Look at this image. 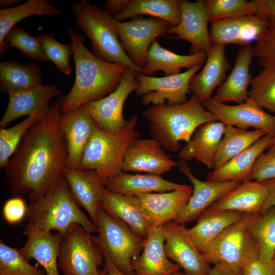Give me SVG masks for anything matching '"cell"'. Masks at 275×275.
I'll use <instances>...</instances> for the list:
<instances>
[{"mask_svg":"<svg viewBox=\"0 0 275 275\" xmlns=\"http://www.w3.org/2000/svg\"><path fill=\"white\" fill-rule=\"evenodd\" d=\"M59 101L26 132L5 170V179L14 197L38 200L63 175L68 150L60 126Z\"/></svg>","mask_w":275,"mask_h":275,"instance_id":"obj_1","label":"cell"},{"mask_svg":"<svg viewBox=\"0 0 275 275\" xmlns=\"http://www.w3.org/2000/svg\"><path fill=\"white\" fill-rule=\"evenodd\" d=\"M73 47L75 78L69 92L58 100L62 113L72 111L99 100L114 91L127 68L123 65L111 63L99 59L85 45V38L67 27Z\"/></svg>","mask_w":275,"mask_h":275,"instance_id":"obj_2","label":"cell"},{"mask_svg":"<svg viewBox=\"0 0 275 275\" xmlns=\"http://www.w3.org/2000/svg\"><path fill=\"white\" fill-rule=\"evenodd\" d=\"M142 114L149 122L152 139L170 152L179 151L180 142L188 143L202 124L217 121L193 95L182 104L152 105Z\"/></svg>","mask_w":275,"mask_h":275,"instance_id":"obj_3","label":"cell"},{"mask_svg":"<svg viewBox=\"0 0 275 275\" xmlns=\"http://www.w3.org/2000/svg\"><path fill=\"white\" fill-rule=\"evenodd\" d=\"M26 216L29 224L43 230H56L63 235L73 224L80 225L91 234L98 232L97 226L80 209L63 175L43 196L30 202Z\"/></svg>","mask_w":275,"mask_h":275,"instance_id":"obj_4","label":"cell"},{"mask_svg":"<svg viewBox=\"0 0 275 275\" xmlns=\"http://www.w3.org/2000/svg\"><path fill=\"white\" fill-rule=\"evenodd\" d=\"M72 11L75 24L90 39L94 55L105 62L123 65L148 75L145 69L135 65L125 51L112 16L85 0L74 3Z\"/></svg>","mask_w":275,"mask_h":275,"instance_id":"obj_5","label":"cell"},{"mask_svg":"<svg viewBox=\"0 0 275 275\" xmlns=\"http://www.w3.org/2000/svg\"><path fill=\"white\" fill-rule=\"evenodd\" d=\"M138 122V117L134 114L123 128L114 134L104 131L96 124L78 168L95 171L105 186L109 178L122 172L126 150L139 136L136 130Z\"/></svg>","mask_w":275,"mask_h":275,"instance_id":"obj_6","label":"cell"},{"mask_svg":"<svg viewBox=\"0 0 275 275\" xmlns=\"http://www.w3.org/2000/svg\"><path fill=\"white\" fill-rule=\"evenodd\" d=\"M96 240L104 256L127 275H133V261L141 255L145 239L135 233L127 224L99 208Z\"/></svg>","mask_w":275,"mask_h":275,"instance_id":"obj_7","label":"cell"},{"mask_svg":"<svg viewBox=\"0 0 275 275\" xmlns=\"http://www.w3.org/2000/svg\"><path fill=\"white\" fill-rule=\"evenodd\" d=\"M210 264L242 271L258 258V249L250 231L246 214L228 227L202 252Z\"/></svg>","mask_w":275,"mask_h":275,"instance_id":"obj_8","label":"cell"},{"mask_svg":"<svg viewBox=\"0 0 275 275\" xmlns=\"http://www.w3.org/2000/svg\"><path fill=\"white\" fill-rule=\"evenodd\" d=\"M104 256L95 236L82 226L73 224L61 244L58 267L65 275H100Z\"/></svg>","mask_w":275,"mask_h":275,"instance_id":"obj_9","label":"cell"},{"mask_svg":"<svg viewBox=\"0 0 275 275\" xmlns=\"http://www.w3.org/2000/svg\"><path fill=\"white\" fill-rule=\"evenodd\" d=\"M203 64L178 74L160 77L139 73L136 76L139 87L135 94L142 96L143 105L164 104L166 102L170 105L182 104L188 100L191 78Z\"/></svg>","mask_w":275,"mask_h":275,"instance_id":"obj_10","label":"cell"},{"mask_svg":"<svg viewBox=\"0 0 275 275\" xmlns=\"http://www.w3.org/2000/svg\"><path fill=\"white\" fill-rule=\"evenodd\" d=\"M120 41L125 51L137 66L144 68L148 51L157 37L166 35L171 25L167 21L135 17L130 21H115Z\"/></svg>","mask_w":275,"mask_h":275,"instance_id":"obj_11","label":"cell"},{"mask_svg":"<svg viewBox=\"0 0 275 275\" xmlns=\"http://www.w3.org/2000/svg\"><path fill=\"white\" fill-rule=\"evenodd\" d=\"M138 73L136 70L127 68L114 91L103 98L84 105L102 130L111 134L117 133L127 124L128 120L123 115V106L129 95L139 87L136 79Z\"/></svg>","mask_w":275,"mask_h":275,"instance_id":"obj_12","label":"cell"},{"mask_svg":"<svg viewBox=\"0 0 275 275\" xmlns=\"http://www.w3.org/2000/svg\"><path fill=\"white\" fill-rule=\"evenodd\" d=\"M202 104L213 115L217 121L226 126L244 130L252 127L263 130L267 134L275 137V116L266 113L251 99L248 98L242 103L230 105L210 97Z\"/></svg>","mask_w":275,"mask_h":275,"instance_id":"obj_13","label":"cell"},{"mask_svg":"<svg viewBox=\"0 0 275 275\" xmlns=\"http://www.w3.org/2000/svg\"><path fill=\"white\" fill-rule=\"evenodd\" d=\"M162 227L167 257L187 275H210V264L191 241L188 229L174 222H168Z\"/></svg>","mask_w":275,"mask_h":275,"instance_id":"obj_14","label":"cell"},{"mask_svg":"<svg viewBox=\"0 0 275 275\" xmlns=\"http://www.w3.org/2000/svg\"><path fill=\"white\" fill-rule=\"evenodd\" d=\"M181 19L177 25H170L166 35H176L175 38L188 41L191 44L190 54L210 50L213 44L208 29L209 22L204 0L194 2L179 0Z\"/></svg>","mask_w":275,"mask_h":275,"instance_id":"obj_15","label":"cell"},{"mask_svg":"<svg viewBox=\"0 0 275 275\" xmlns=\"http://www.w3.org/2000/svg\"><path fill=\"white\" fill-rule=\"evenodd\" d=\"M178 166L179 171L188 178L193 186L187 204L179 218L174 222L179 225L198 219L212 204L241 183L235 181H203L192 173L185 161L180 160Z\"/></svg>","mask_w":275,"mask_h":275,"instance_id":"obj_16","label":"cell"},{"mask_svg":"<svg viewBox=\"0 0 275 275\" xmlns=\"http://www.w3.org/2000/svg\"><path fill=\"white\" fill-rule=\"evenodd\" d=\"M177 164L158 142L153 139L138 138L127 148L122 171L161 175Z\"/></svg>","mask_w":275,"mask_h":275,"instance_id":"obj_17","label":"cell"},{"mask_svg":"<svg viewBox=\"0 0 275 275\" xmlns=\"http://www.w3.org/2000/svg\"><path fill=\"white\" fill-rule=\"evenodd\" d=\"M269 19L257 14L212 21L210 35L213 44H251L267 29Z\"/></svg>","mask_w":275,"mask_h":275,"instance_id":"obj_18","label":"cell"},{"mask_svg":"<svg viewBox=\"0 0 275 275\" xmlns=\"http://www.w3.org/2000/svg\"><path fill=\"white\" fill-rule=\"evenodd\" d=\"M60 121L68 150L67 168L77 169L96 123L84 105L62 113Z\"/></svg>","mask_w":275,"mask_h":275,"instance_id":"obj_19","label":"cell"},{"mask_svg":"<svg viewBox=\"0 0 275 275\" xmlns=\"http://www.w3.org/2000/svg\"><path fill=\"white\" fill-rule=\"evenodd\" d=\"M24 234L27 237L25 245L18 249L28 260L35 259L41 265L46 275H60L58 258L63 235L57 232L39 229L30 224L25 226Z\"/></svg>","mask_w":275,"mask_h":275,"instance_id":"obj_20","label":"cell"},{"mask_svg":"<svg viewBox=\"0 0 275 275\" xmlns=\"http://www.w3.org/2000/svg\"><path fill=\"white\" fill-rule=\"evenodd\" d=\"M193 187L164 193L135 195L139 198L151 227L175 222L181 214L193 193Z\"/></svg>","mask_w":275,"mask_h":275,"instance_id":"obj_21","label":"cell"},{"mask_svg":"<svg viewBox=\"0 0 275 275\" xmlns=\"http://www.w3.org/2000/svg\"><path fill=\"white\" fill-rule=\"evenodd\" d=\"M162 226L151 228L141 255L132 263L133 275H173L179 271L165 253Z\"/></svg>","mask_w":275,"mask_h":275,"instance_id":"obj_22","label":"cell"},{"mask_svg":"<svg viewBox=\"0 0 275 275\" xmlns=\"http://www.w3.org/2000/svg\"><path fill=\"white\" fill-rule=\"evenodd\" d=\"M61 94V91L57 86L43 84L26 90L8 94V104L0 121L1 128H6L9 124L21 117L49 109L50 101Z\"/></svg>","mask_w":275,"mask_h":275,"instance_id":"obj_23","label":"cell"},{"mask_svg":"<svg viewBox=\"0 0 275 275\" xmlns=\"http://www.w3.org/2000/svg\"><path fill=\"white\" fill-rule=\"evenodd\" d=\"M99 207L124 222L141 237H147L152 227L136 196L120 194L105 188Z\"/></svg>","mask_w":275,"mask_h":275,"instance_id":"obj_24","label":"cell"},{"mask_svg":"<svg viewBox=\"0 0 275 275\" xmlns=\"http://www.w3.org/2000/svg\"><path fill=\"white\" fill-rule=\"evenodd\" d=\"M63 175L75 202L79 206L86 210L96 225L99 203L105 188V184L96 172L93 170L66 167Z\"/></svg>","mask_w":275,"mask_h":275,"instance_id":"obj_25","label":"cell"},{"mask_svg":"<svg viewBox=\"0 0 275 275\" xmlns=\"http://www.w3.org/2000/svg\"><path fill=\"white\" fill-rule=\"evenodd\" d=\"M226 125L221 122L206 123L199 127L190 141L179 151L180 160H196L208 169H213L215 156Z\"/></svg>","mask_w":275,"mask_h":275,"instance_id":"obj_26","label":"cell"},{"mask_svg":"<svg viewBox=\"0 0 275 275\" xmlns=\"http://www.w3.org/2000/svg\"><path fill=\"white\" fill-rule=\"evenodd\" d=\"M225 46L213 44L207 54L202 70L195 74L190 81L189 90L192 92L191 95L201 103L211 97L213 91L223 83L227 71L231 69L225 54Z\"/></svg>","mask_w":275,"mask_h":275,"instance_id":"obj_27","label":"cell"},{"mask_svg":"<svg viewBox=\"0 0 275 275\" xmlns=\"http://www.w3.org/2000/svg\"><path fill=\"white\" fill-rule=\"evenodd\" d=\"M253 57L252 44L241 48L230 74L216 91L213 97L215 100L223 103L233 102L239 104L247 100L248 88L253 78L250 68Z\"/></svg>","mask_w":275,"mask_h":275,"instance_id":"obj_28","label":"cell"},{"mask_svg":"<svg viewBox=\"0 0 275 275\" xmlns=\"http://www.w3.org/2000/svg\"><path fill=\"white\" fill-rule=\"evenodd\" d=\"M273 137L266 134L249 148L234 156L220 168L213 169L207 175L206 181L214 182L250 180L254 166L258 158L269 148Z\"/></svg>","mask_w":275,"mask_h":275,"instance_id":"obj_29","label":"cell"},{"mask_svg":"<svg viewBox=\"0 0 275 275\" xmlns=\"http://www.w3.org/2000/svg\"><path fill=\"white\" fill-rule=\"evenodd\" d=\"M266 196L267 189L262 182L247 180L226 194L206 210L254 214L261 210Z\"/></svg>","mask_w":275,"mask_h":275,"instance_id":"obj_30","label":"cell"},{"mask_svg":"<svg viewBox=\"0 0 275 275\" xmlns=\"http://www.w3.org/2000/svg\"><path fill=\"white\" fill-rule=\"evenodd\" d=\"M191 187L189 185L168 181L161 175L131 174L123 172L109 178L105 184V188L108 190L127 195L164 193Z\"/></svg>","mask_w":275,"mask_h":275,"instance_id":"obj_31","label":"cell"},{"mask_svg":"<svg viewBox=\"0 0 275 275\" xmlns=\"http://www.w3.org/2000/svg\"><path fill=\"white\" fill-rule=\"evenodd\" d=\"M206 57L205 52L178 54L162 47L155 40L148 51L144 69L150 76L159 70L163 71L165 76L173 75L180 73L182 68L188 70L204 63Z\"/></svg>","mask_w":275,"mask_h":275,"instance_id":"obj_32","label":"cell"},{"mask_svg":"<svg viewBox=\"0 0 275 275\" xmlns=\"http://www.w3.org/2000/svg\"><path fill=\"white\" fill-rule=\"evenodd\" d=\"M243 213L233 211L205 210L196 225L188 229L191 241L202 253L212 242L228 227L238 221Z\"/></svg>","mask_w":275,"mask_h":275,"instance_id":"obj_33","label":"cell"},{"mask_svg":"<svg viewBox=\"0 0 275 275\" xmlns=\"http://www.w3.org/2000/svg\"><path fill=\"white\" fill-rule=\"evenodd\" d=\"M149 15L177 25L181 19L179 0H126L122 10L113 18L117 21L139 15Z\"/></svg>","mask_w":275,"mask_h":275,"instance_id":"obj_34","label":"cell"},{"mask_svg":"<svg viewBox=\"0 0 275 275\" xmlns=\"http://www.w3.org/2000/svg\"><path fill=\"white\" fill-rule=\"evenodd\" d=\"M42 79L41 69L35 63L24 65L8 60L0 63V89L8 94L42 84Z\"/></svg>","mask_w":275,"mask_h":275,"instance_id":"obj_35","label":"cell"},{"mask_svg":"<svg viewBox=\"0 0 275 275\" xmlns=\"http://www.w3.org/2000/svg\"><path fill=\"white\" fill-rule=\"evenodd\" d=\"M246 214L249 229L258 246V258L272 260L275 251V206Z\"/></svg>","mask_w":275,"mask_h":275,"instance_id":"obj_36","label":"cell"},{"mask_svg":"<svg viewBox=\"0 0 275 275\" xmlns=\"http://www.w3.org/2000/svg\"><path fill=\"white\" fill-rule=\"evenodd\" d=\"M266 134V132L261 129L250 131L226 126L215 156L213 170L220 168Z\"/></svg>","mask_w":275,"mask_h":275,"instance_id":"obj_37","label":"cell"},{"mask_svg":"<svg viewBox=\"0 0 275 275\" xmlns=\"http://www.w3.org/2000/svg\"><path fill=\"white\" fill-rule=\"evenodd\" d=\"M61 12L48 0H29L18 6L0 9V47L7 34L21 20L32 15L52 16Z\"/></svg>","mask_w":275,"mask_h":275,"instance_id":"obj_38","label":"cell"},{"mask_svg":"<svg viewBox=\"0 0 275 275\" xmlns=\"http://www.w3.org/2000/svg\"><path fill=\"white\" fill-rule=\"evenodd\" d=\"M49 109L37 112L29 116L24 120L11 127L0 128L1 169L6 168L29 128L44 117Z\"/></svg>","mask_w":275,"mask_h":275,"instance_id":"obj_39","label":"cell"},{"mask_svg":"<svg viewBox=\"0 0 275 275\" xmlns=\"http://www.w3.org/2000/svg\"><path fill=\"white\" fill-rule=\"evenodd\" d=\"M10 47L18 49L23 55L38 62L48 61L42 46L36 38L16 24L7 34L0 47V56Z\"/></svg>","mask_w":275,"mask_h":275,"instance_id":"obj_40","label":"cell"},{"mask_svg":"<svg viewBox=\"0 0 275 275\" xmlns=\"http://www.w3.org/2000/svg\"><path fill=\"white\" fill-rule=\"evenodd\" d=\"M250 87L248 98L275 113V70L263 69L252 78Z\"/></svg>","mask_w":275,"mask_h":275,"instance_id":"obj_41","label":"cell"},{"mask_svg":"<svg viewBox=\"0 0 275 275\" xmlns=\"http://www.w3.org/2000/svg\"><path fill=\"white\" fill-rule=\"evenodd\" d=\"M209 22L255 14L254 0H204Z\"/></svg>","mask_w":275,"mask_h":275,"instance_id":"obj_42","label":"cell"},{"mask_svg":"<svg viewBox=\"0 0 275 275\" xmlns=\"http://www.w3.org/2000/svg\"><path fill=\"white\" fill-rule=\"evenodd\" d=\"M0 275H46L45 271L32 265L18 249L0 241Z\"/></svg>","mask_w":275,"mask_h":275,"instance_id":"obj_43","label":"cell"},{"mask_svg":"<svg viewBox=\"0 0 275 275\" xmlns=\"http://www.w3.org/2000/svg\"><path fill=\"white\" fill-rule=\"evenodd\" d=\"M36 37L40 43L48 61L52 62L60 72L69 75L72 71L70 64V57L74 54L72 43L59 42L52 34H41Z\"/></svg>","mask_w":275,"mask_h":275,"instance_id":"obj_44","label":"cell"},{"mask_svg":"<svg viewBox=\"0 0 275 275\" xmlns=\"http://www.w3.org/2000/svg\"><path fill=\"white\" fill-rule=\"evenodd\" d=\"M269 25L256 40L254 56L263 69L275 70V19H269Z\"/></svg>","mask_w":275,"mask_h":275,"instance_id":"obj_45","label":"cell"},{"mask_svg":"<svg viewBox=\"0 0 275 275\" xmlns=\"http://www.w3.org/2000/svg\"><path fill=\"white\" fill-rule=\"evenodd\" d=\"M275 179V149L269 148L257 159L250 180L259 182Z\"/></svg>","mask_w":275,"mask_h":275,"instance_id":"obj_46","label":"cell"},{"mask_svg":"<svg viewBox=\"0 0 275 275\" xmlns=\"http://www.w3.org/2000/svg\"><path fill=\"white\" fill-rule=\"evenodd\" d=\"M28 207L22 197H14L5 203L3 208V216L10 224L19 223L26 215Z\"/></svg>","mask_w":275,"mask_h":275,"instance_id":"obj_47","label":"cell"},{"mask_svg":"<svg viewBox=\"0 0 275 275\" xmlns=\"http://www.w3.org/2000/svg\"><path fill=\"white\" fill-rule=\"evenodd\" d=\"M241 275H275L274 262L256 258L242 269Z\"/></svg>","mask_w":275,"mask_h":275,"instance_id":"obj_48","label":"cell"},{"mask_svg":"<svg viewBox=\"0 0 275 275\" xmlns=\"http://www.w3.org/2000/svg\"><path fill=\"white\" fill-rule=\"evenodd\" d=\"M256 14L264 18L275 19V0H254Z\"/></svg>","mask_w":275,"mask_h":275,"instance_id":"obj_49","label":"cell"},{"mask_svg":"<svg viewBox=\"0 0 275 275\" xmlns=\"http://www.w3.org/2000/svg\"><path fill=\"white\" fill-rule=\"evenodd\" d=\"M267 189V196L261 211L275 206V179L262 182Z\"/></svg>","mask_w":275,"mask_h":275,"instance_id":"obj_50","label":"cell"},{"mask_svg":"<svg viewBox=\"0 0 275 275\" xmlns=\"http://www.w3.org/2000/svg\"><path fill=\"white\" fill-rule=\"evenodd\" d=\"M126 0H107L104 5V11L112 17L123 8Z\"/></svg>","mask_w":275,"mask_h":275,"instance_id":"obj_51","label":"cell"},{"mask_svg":"<svg viewBox=\"0 0 275 275\" xmlns=\"http://www.w3.org/2000/svg\"><path fill=\"white\" fill-rule=\"evenodd\" d=\"M101 275H127L121 271L107 257H104L103 269L99 270Z\"/></svg>","mask_w":275,"mask_h":275,"instance_id":"obj_52","label":"cell"},{"mask_svg":"<svg viewBox=\"0 0 275 275\" xmlns=\"http://www.w3.org/2000/svg\"><path fill=\"white\" fill-rule=\"evenodd\" d=\"M241 274L242 271L218 266H213L211 267L210 273V275H241Z\"/></svg>","mask_w":275,"mask_h":275,"instance_id":"obj_53","label":"cell"},{"mask_svg":"<svg viewBox=\"0 0 275 275\" xmlns=\"http://www.w3.org/2000/svg\"><path fill=\"white\" fill-rule=\"evenodd\" d=\"M22 0H1L0 9H7L11 8V6L19 4Z\"/></svg>","mask_w":275,"mask_h":275,"instance_id":"obj_54","label":"cell"},{"mask_svg":"<svg viewBox=\"0 0 275 275\" xmlns=\"http://www.w3.org/2000/svg\"><path fill=\"white\" fill-rule=\"evenodd\" d=\"M173 275H187L184 271H178Z\"/></svg>","mask_w":275,"mask_h":275,"instance_id":"obj_55","label":"cell"},{"mask_svg":"<svg viewBox=\"0 0 275 275\" xmlns=\"http://www.w3.org/2000/svg\"><path fill=\"white\" fill-rule=\"evenodd\" d=\"M269 148H274L275 149V137L272 139V143L271 147Z\"/></svg>","mask_w":275,"mask_h":275,"instance_id":"obj_56","label":"cell"},{"mask_svg":"<svg viewBox=\"0 0 275 275\" xmlns=\"http://www.w3.org/2000/svg\"><path fill=\"white\" fill-rule=\"evenodd\" d=\"M273 262H274V267H275V251H274V255H273V258H272V260Z\"/></svg>","mask_w":275,"mask_h":275,"instance_id":"obj_57","label":"cell"},{"mask_svg":"<svg viewBox=\"0 0 275 275\" xmlns=\"http://www.w3.org/2000/svg\"><path fill=\"white\" fill-rule=\"evenodd\" d=\"M99 272H100V271H99ZM100 275H101V274H100Z\"/></svg>","mask_w":275,"mask_h":275,"instance_id":"obj_58","label":"cell"}]
</instances>
